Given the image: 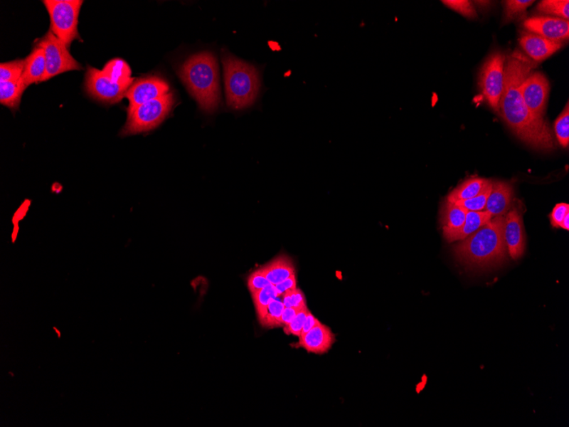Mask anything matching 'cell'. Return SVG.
Masks as SVG:
<instances>
[{"instance_id":"1","label":"cell","mask_w":569,"mask_h":427,"mask_svg":"<svg viewBox=\"0 0 569 427\" xmlns=\"http://www.w3.org/2000/svg\"><path fill=\"white\" fill-rule=\"evenodd\" d=\"M536 66L519 51L509 57L504 70V92L499 112L521 140L533 148L551 149L554 142L548 125L544 119L532 114L525 105L520 90L521 84Z\"/></svg>"},{"instance_id":"2","label":"cell","mask_w":569,"mask_h":427,"mask_svg":"<svg viewBox=\"0 0 569 427\" xmlns=\"http://www.w3.org/2000/svg\"><path fill=\"white\" fill-rule=\"evenodd\" d=\"M504 217L490 220L454 248L455 256L463 264L486 268L504 260L506 245L504 238Z\"/></svg>"},{"instance_id":"3","label":"cell","mask_w":569,"mask_h":427,"mask_svg":"<svg viewBox=\"0 0 569 427\" xmlns=\"http://www.w3.org/2000/svg\"><path fill=\"white\" fill-rule=\"evenodd\" d=\"M179 75L202 110L215 111L219 105L218 65L213 53L191 56L179 68Z\"/></svg>"},{"instance_id":"4","label":"cell","mask_w":569,"mask_h":427,"mask_svg":"<svg viewBox=\"0 0 569 427\" xmlns=\"http://www.w3.org/2000/svg\"><path fill=\"white\" fill-rule=\"evenodd\" d=\"M223 63L228 105L235 110L252 105L260 89L257 68L228 53Z\"/></svg>"},{"instance_id":"5","label":"cell","mask_w":569,"mask_h":427,"mask_svg":"<svg viewBox=\"0 0 569 427\" xmlns=\"http://www.w3.org/2000/svg\"><path fill=\"white\" fill-rule=\"evenodd\" d=\"M174 102V95L169 93L134 109L127 110V120L122 135H135L154 130L170 114Z\"/></svg>"},{"instance_id":"6","label":"cell","mask_w":569,"mask_h":427,"mask_svg":"<svg viewBox=\"0 0 569 427\" xmlns=\"http://www.w3.org/2000/svg\"><path fill=\"white\" fill-rule=\"evenodd\" d=\"M50 19V30L60 41L70 47L75 40L81 41L78 23L82 0H44Z\"/></svg>"},{"instance_id":"7","label":"cell","mask_w":569,"mask_h":427,"mask_svg":"<svg viewBox=\"0 0 569 427\" xmlns=\"http://www.w3.org/2000/svg\"><path fill=\"white\" fill-rule=\"evenodd\" d=\"M45 51L46 73L44 81L48 80L63 73L81 70L82 67L68 51V47L62 41L49 31L44 37L34 43Z\"/></svg>"},{"instance_id":"8","label":"cell","mask_w":569,"mask_h":427,"mask_svg":"<svg viewBox=\"0 0 569 427\" xmlns=\"http://www.w3.org/2000/svg\"><path fill=\"white\" fill-rule=\"evenodd\" d=\"M504 58L501 53H494L486 60L482 67L479 85L481 92L486 102L499 112L504 85Z\"/></svg>"},{"instance_id":"9","label":"cell","mask_w":569,"mask_h":427,"mask_svg":"<svg viewBox=\"0 0 569 427\" xmlns=\"http://www.w3.org/2000/svg\"><path fill=\"white\" fill-rule=\"evenodd\" d=\"M85 88L90 96L107 103L122 101L129 89L116 84L102 70L90 66L85 75Z\"/></svg>"},{"instance_id":"10","label":"cell","mask_w":569,"mask_h":427,"mask_svg":"<svg viewBox=\"0 0 569 427\" xmlns=\"http://www.w3.org/2000/svg\"><path fill=\"white\" fill-rule=\"evenodd\" d=\"M520 90L525 105L532 114L538 118L544 119L550 90L549 81L546 77L538 72L530 73L521 84Z\"/></svg>"},{"instance_id":"11","label":"cell","mask_w":569,"mask_h":427,"mask_svg":"<svg viewBox=\"0 0 569 427\" xmlns=\"http://www.w3.org/2000/svg\"><path fill=\"white\" fill-rule=\"evenodd\" d=\"M170 93V85L162 77L152 75L134 80L126 93L129 100L128 110L165 96Z\"/></svg>"},{"instance_id":"12","label":"cell","mask_w":569,"mask_h":427,"mask_svg":"<svg viewBox=\"0 0 569 427\" xmlns=\"http://www.w3.org/2000/svg\"><path fill=\"white\" fill-rule=\"evenodd\" d=\"M504 238L513 260H519L523 255L526 241L523 217L516 206L509 211L504 218Z\"/></svg>"},{"instance_id":"13","label":"cell","mask_w":569,"mask_h":427,"mask_svg":"<svg viewBox=\"0 0 569 427\" xmlns=\"http://www.w3.org/2000/svg\"><path fill=\"white\" fill-rule=\"evenodd\" d=\"M524 28L529 33L547 40L561 41L569 36L568 21L553 16H534L524 21Z\"/></svg>"},{"instance_id":"14","label":"cell","mask_w":569,"mask_h":427,"mask_svg":"<svg viewBox=\"0 0 569 427\" xmlns=\"http://www.w3.org/2000/svg\"><path fill=\"white\" fill-rule=\"evenodd\" d=\"M520 45L525 53L534 61L541 62L562 48L561 41L547 40L537 34L523 33L520 38Z\"/></svg>"},{"instance_id":"15","label":"cell","mask_w":569,"mask_h":427,"mask_svg":"<svg viewBox=\"0 0 569 427\" xmlns=\"http://www.w3.org/2000/svg\"><path fill=\"white\" fill-rule=\"evenodd\" d=\"M335 342V336L325 325L320 322L308 333L299 337V346L309 353L324 354L330 350Z\"/></svg>"},{"instance_id":"16","label":"cell","mask_w":569,"mask_h":427,"mask_svg":"<svg viewBox=\"0 0 569 427\" xmlns=\"http://www.w3.org/2000/svg\"><path fill=\"white\" fill-rule=\"evenodd\" d=\"M513 196L514 189L510 184L492 182V189L486 201L485 211L493 218L506 215L511 209Z\"/></svg>"},{"instance_id":"17","label":"cell","mask_w":569,"mask_h":427,"mask_svg":"<svg viewBox=\"0 0 569 427\" xmlns=\"http://www.w3.org/2000/svg\"><path fill=\"white\" fill-rule=\"evenodd\" d=\"M25 60V68L21 83L26 88L34 83L44 81L46 73V58L44 50L34 46L31 53Z\"/></svg>"},{"instance_id":"18","label":"cell","mask_w":569,"mask_h":427,"mask_svg":"<svg viewBox=\"0 0 569 427\" xmlns=\"http://www.w3.org/2000/svg\"><path fill=\"white\" fill-rule=\"evenodd\" d=\"M492 218V215L485 210L479 211V212L468 211L462 228H459V231L450 233V234L443 236L444 238H445L448 243H452V241H458L460 240L463 241L467 238L468 236L474 234V233L479 230L480 228L485 226L486 223H488Z\"/></svg>"},{"instance_id":"19","label":"cell","mask_w":569,"mask_h":427,"mask_svg":"<svg viewBox=\"0 0 569 427\" xmlns=\"http://www.w3.org/2000/svg\"><path fill=\"white\" fill-rule=\"evenodd\" d=\"M270 284L277 285L295 273V266L292 258L287 255L275 258L265 265L261 267Z\"/></svg>"},{"instance_id":"20","label":"cell","mask_w":569,"mask_h":427,"mask_svg":"<svg viewBox=\"0 0 569 427\" xmlns=\"http://www.w3.org/2000/svg\"><path fill=\"white\" fill-rule=\"evenodd\" d=\"M467 212V210L446 201L442 206L441 216L443 236L462 228Z\"/></svg>"},{"instance_id":"21","label":"cell","mask_w":569,"mask_h":427,"mask_svg":"<svg viewBox=\"0 0 569 427\" xmlns=\"http://www.w3.org/2000/svg\"><path fill=\"white\" fill-rule=\"evenodd\" d=\"M490 183L491 181L484 179H469L454 189L447 196L446 201L454 204L456 201L471 199V198L480 195Z\"/></svg>"},{"instance_id":"22","label":"cell","mask_w":569,"mask_h":427,"mask_svg":"<svg viewBox=\"0 0 569 427\" xmlns=\"http://www.w3.org/2000/svg\"><path fill=\"white\" fill-rule=\"evenodd\" d=\"M102 71L116 84L126 86L127 88H130L133 82H134L132 77L130 66L122 59L115 58L110 60V62L106 63Z\"/></svg>"},{"instance_id":"23","label":"cell","mask_w":569,"mask_h":427,"mask_svg":"<svg viewBox=\"0 0 569 427\" xmlns=\"http://www.w3.org/2000/svg\"><path fill=\"white\" fill-rule=\"evenodd\" d=\"M26 86L18 81H1L0 83V103L12 110H18L21 95Z\"/></svg>"},{"instance_id":"24","label":"cell","mask_w":569,"mask_h":427,"mask_svg":"<svg viewBox=\"0 0 569 427\" xmlns=\"http://www.w3.org/2000/svg\"><path fill=\"white\" fill-rule=\"evenodd\" d=\"M279 297L271 301L264 315L261 318L258 319V322L265 329H275V327H281V317L284 305L282 300H280Z\"/></svg>"},{"instance_id":"25","label":"cell","mask_w":569,"mask_h":427,"mask_svg":"<svg viewBox=\"0 0 569 427\" xmlns=\"http://www.w3.org/2000/svg\"><path fill=\"white\" fill-rule=\"evenodd\" d=\"M252 297L254 306H255L257 319H260L264 315L271 301L282 296L279 295L275 285L270 284L269 286L262 289V290L252 293Z\"/></svg>"},{"instance_id":"26","label":"cell","mask_w":569,"mask_h":427,"mask_svg":"<svg viewBox=\"0 0 569 427\" xmlns=\"http://www.w3.org/2000/svg\"><path fill=\"white\" fill-rule=\"evenodd\" d=\"M538 11L546 14L559 16V19L568 21L569 1L568 0H545L538 4Z\"/></svg>"},{"instance_id":"27","label":"cell","mask_w":569,"mask_h":427,"mask_svg":"<svg viewBox=\"0 0 569 427\" xmlns=\"http://www.w3.org/2000/svg\"><path fill=\"white\" fill-rule=\"evenodd\" d=\"M25 68V60L3 63L0 65V79L1 81H18Z\"/></svg>"},{"instance_id":"28","label":"cell","mask_w":569,"mask_h":427,"mask_svg":"<svg viewBox=\"0 0 569 427\" xmlns=\"http://www.w3.org/2000/svg\"><path fill=\"white\" fill-rule=\"evenodd\" d=\"M555 136L563 148H568L569 144V107L568 102L561 115L555 120L554 125Z\"/></svg>"},{"instance_id":"29","label":"cell","mask_w":569,"mask_h":427,"mask_svg":"<svg viewBox=\"0 0 569 427\" xmlns=\"http://www.w3.org/2000/svg\"><path fill=\"white\" fill-rule=\"evenodd\" d=\"M491 189H492V182H491L488 187H486L480 195L471 198V199L459 201L454 202L457 206H460L467 211H472V212H479V211H484L486 208V201L490 195Z\"/></svg>"},{"instance_id":"30","label":"cell","mask_w":569,"mask_h":427,"mask_svg":"<svg viewBox=\"0 0 569 427\" xmlns=\"http://www.w3.org/2000/svg\"><path fill=\"white\" fill-rule=\"evenodd\" d=\"M504 23L514 20L521 16L531 6L534 1L529 0H509L504 1Z\"/></svg>"},{"instance_id":"31","label":"cell","mask_w":569,"mask_h":427,"mask_svg":"<svg viewBox=\"0 0 569 427\" xmlns=\"http://www.w3.org/2000/svg\"><path fill=\"white\" fill-rule=\"evenodd\" d=\"M282 297L284 307L299 310L307 308L304 293L299 288H295L293 290L284 292Z\"/></svg>"},{"instance_id":"32","label":"cell","mask_w":569,"mask_h":427,"mask_svg":"<svg viewBox=\"0 0 569 427\" xmlns=\"http://www.w3.org/2000/svg\"><path fill=\"white\" fill-rule=\"evenodd\" d=\"M442 3L467 19H475L477 16L473 4L467 0H443Z\"/></svg>"},{"instance_id":"33","label":"cell","mask_w":569,"mask_h":427,"mask_svg":"<svg viewBox=\"0 0 569 427\" xmlns=\"http://www.w3.org/2000/svg\"><path fill=\"white\" fill-rule=\"evenodd\" d=\"M270 284L262 268L254 270L248 279V287L251 295L262 290V289L269 286Z\"/></svg>"},{"instance_id":"34","label":"cell","mask_w":569,"mask_h":427,"mask_svg":"<svg viewBox=\"0 0 569 427\" xmlns=\"http://www.w3.org/2000/svg\"><path fill=\"white\" fill-rule=\"evenodd\" d=\"M309 310L308 308L300 310L292 322L289 323L287 326L284 327V333L296 336V337L299 338L302 334V330H303L305 319L307 317Z\"/></svg>"},{"instance_id":"35","label":"cell","mask_w":569,"mask_h":427,"mask_svg":"<svg viewBox=\"0 0 569 427\" xmlns=\"http://www.w3.org/2000/svg\"><path fill=\"white\" fill-rule=\"evenodd\" d=\"M569 214V206L567 204L555 205L550 215L551 223L554 228H561L564 218Z\"/></svg>"},{"instance_id":"36","label":"cell","mask_w":569,"mask_h":427,"mask_svg":"<svg viewBox=\"0 0 569 427\" xmlns=\"http://www.w3.org/2000/svg\"><path fill=\"white\" fill-rule=\"evenodd\" d=\"M280 296H282L284 292H287L293 289L297 288V278L296 274L292 275V277L284 280L282 283L275 285Z\"/></svg>"},{"instance_id":"37","label":"cell","mask_w":569,"mask_h":427,"mask_svg":"<svg viewBox=\"0 0 569 427\" xmlns=\"http://www.w3.org/2000/svg\"><path fill=\"white\" fill-rule=\"evenodd\" d=\"M299 310L295 308L284 307L281 317V327H286L292 322Z\"/></svg>"},{"instance_id":"38","label":"cell","mask_w":569,"mask_h":427,"mask_svg":"<svg viewBox=\"0 0 569 427\" xmlns=\"http://www.w3.org/2000/svg\"><path fill=\"white\" fill-rule=\"evenodd\" d=\"M319 322H319L318 319H317L316 317H314V315L309 310L307 317H306L305 319L303 330H302L301 335L308 333V332L309 330H312L314 327H316Z\"/></svg>"},{"instance_id":"39","label":"cell","mask_w":569,"mask_h":427,"mask_svg":"<svg viewBox=\"0 0 569 427\" xmlns=\"http://www.w3.org/2000/svg\"><path fill=\"white\" fill-rule=\"evenodd\" d=\"M561 228H563V230H569V214L566 215L565 218H564L561 224Z\"/></svg>"}]
</instances>
